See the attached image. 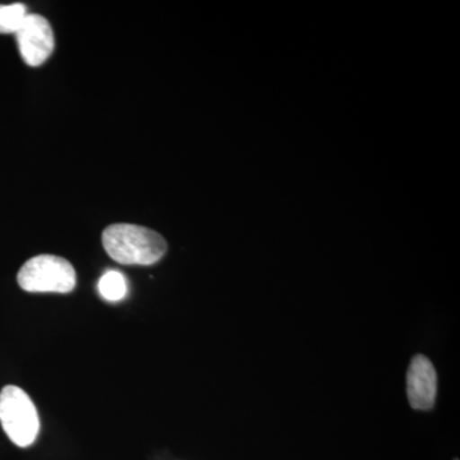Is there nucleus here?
<instances>
[{"mask_svg": "<svg viewBox=\"0 0 460 460\" xmlns=\"http://www.w3.org/2000/svg\"><path fill=\"white\" fill-rule=\"evenodd\" d=\"M102 246L123 265H154L165 255V239L155 230L135 224H113L102 232Z\"/></svg>", "mask_w": 460, "mask_h": 460, "instance_id": "obj_1", "label": "nucleus"}, {"mask_svg": "<svg viewBox=\"0 0 460 460\" xmlns=\"http://www.w3.org/2000/svg\"><path fill=\"white\" fill-rule=\"evenodd\" d=\"M0 423L9 440L20 447L35 443L40 429L38 411L20 387L8 385L0 392Z\"/></svg>", "mask_w": 460, "mask_h": 460, "instance_id": "obj_2", "label": "nucleus"}, {"mask_svg": "<svg viewBox=\"0 0 460 460\" xmlns=\"http://www.w3.org/2000/svg\"><path fill=\"white\" fill-rule=\"evenodd\" d=\"M18 286L30 293H69L75 289V271L63 257H32L17 275Z\"/></svg>", "mask_w": 460, "mask_h": 460, "instance_id": "obj_3", "label": "nucleus"}, {"mask_svg": "<svg viewBox=\"0 0 460 460\" xmlns=\"http://www.w3.org/2000/svg\"><path fill=\"white\" fill-rule=\"evenodd\" d=\"M14 35L21 57L30 66H39L47 62L56 47L49 21L40 14H27Z\"/></svg>", "mask_w": 460, "mask_h": 460, "instance_id": "obj_4", "label": "nucleus"}, {"mask_svg": "<svg viewBox=\"0 0 460 460\" xmlns=\"http://www.w3.org/2000/svg\"><path fill=\"white\" fill-rule=\"evenodd\" d=\"M438 393V375L428 357L419 354L411 361L407 374V394L411 407L429 411L435 405Z\"/></svg>", "mask_w": 460, "mask_h": 460, "instance_id": "obj_5", "label": "nucleus"}, {"mask_svg": "<svg viewBox=\"0 0 460 460\" xmlns=\"http://www.w3.org/2000/svg\"><path fill=\"white\" fill-rule=\"evenodd\" d=\"M98 289L102 298L109 302L122 301L128 292L126 277L120 271L111 270L99 280Z\"/></svg>", "mask_w": 460, "mask_h": 460, "instance_id": "obj_6", "label": "nucleus"}, {"mask_svg": "<svg viewBox=\"0 0 460 460\" xmlns=\"http://www.w3.org/2000/svg\"><path fill=\"white\" fill-rule=\"evenodd\" d=\"M27 14L26 5L22 3L0 5V33H16Z\"/></svg>", "mask_w": 460, "mask_h": 460, "instance_id": "obj_7", "label": "nucleus"}, {"mask_svg": "<svg viewBox=\"0 0 460 460\" xmlns=\"http://www.w3.org/2000/svg\"><path fill=\"white\" fill-rule=\"evenodd\" d=\"M456 460H458V459H456Z\"/></svg>", "mask_w": 460, "mask_h": 460, "instance_id": "obj_8", "label": "nucleus"}]
</instances>
